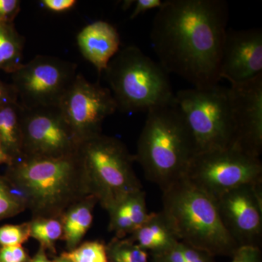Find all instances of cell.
Wrapping results in <instances>:
<instances>
[{
  "mask_svg": "<svg viewBox=\"0 0 262 262\" xmlns=\"http://www.w3.org/2000/svg\"><path fill=\"white\" fill-rule=\"evenodd\" d=\"M228 18L224 0L164 1L150 34L160 67L194 87L219 84Z\"/></svg>",
  "mask_w": 262,
  "mask_h": 262,
  "instance_id": "cell-1",
  "label": "cell"
},
{
  "mask_svg": "<svg viewBox=\"0 0 262 262\" xmlns=\"http://www.w3.org/2000/svg\"><path fill=\"white\" fill-rule=\"evenodd\" d=\"M4 176L32 219H60L91 195L78 150L59 158L20 157L8 165Z\"/></svg>",
  "mask_w": 262,
  "mask_h": 262,
  "instance_id": "cell-2",
  "label": "cell"
},
{
  "mask_svg": "<svg viewBox=\"0 0 262 262\" xmlns=\"http://www.w3.org/2000/svg\"><path fill=\"white\" fill-rule=\"evenodd\" d=\"M195 155L192 136L175 100L148 112L134 155L147 180L163 192L185 177Z\"/></svg>",
  "mask_w": 262,
  "mask_h": 262,
  "instance_id": "cell-3",
  "label": "cell"
},
{
  "mask_svg": "<svg viewBox=\"0 0 262 262\" xmlns=\"http://www.w3.org/2000/svg\"><path fill=\"white\" fill-rule=\"evenodd\" d=\"M163 211L179 241L210 253L232 257L239 248L222 223L215 200L185 177L163 191Z\"/></svg>",
  "mask_w": 262,
  "mask_h": 262,
  "instance_id": "cell-4",
  "label": "cell"
},
{
  "mask_svg": "<svg viewBox=\"0 0 262 262\" xmlns=\"http://www.w3.org/2000/svg\"><path fill=\"white\" fill-rule=\"evenodd\" d=\"M117 110L148 112L175 100L168 73L140 48L120 50L104 71Z\"/></svg>",
  "mask_w": 262,
  "mask_h": 262,
  "instance_id": "cell-5",
  "label": "cell"
},
{
  "mask_svg": "<svg viewBox=\"0 0 262 262\" xmlns=\"http://www.w3.org/2000/svg\"><path fill=\"white\" fill-rule=\"evenodd\" d=\"M78 153L90 193L106 211L143 189L134 169V156L120 139L99 134L81 142Z\"/></svg>",
  "mask_w": 262,
  "mask_h": 262,
  "instance_id": "cell-6",
  "label": "cell"
},
{
  "mask_svg": "<svg viewBox=\"0 0 262 262\" xmlns=\"http://www.w3.org/2000/svg\"><path fill=\"white\" fill-rule=\"evenodd\" d=\"M175 101L192 136L196 154L234 145L229 88L215 84L181 90Z\"/></svg>",
  "mask_w": 262,
  "mask_h": 262,
  "instance_id": "cell-7",
  "label": "cell"
},
{
  "mask_svg": "<svg viewBox=\"0 0 262 262\" xmlns=\"http://www.w3.org/2000/svg\"><path fill=\"white\" fill-rule=\"evenodd\" d=\"M184 177L216 199L239 186L262 182V163L260 158L230 146L198 153Z\"/></svg>",
  "mask_w": 262,
  "mask_h": 262,
  "instance_id": "cell-8",
  "label": "cell"
},
{
  "mask_svg": "<svg viewBox=\"0 0 262 262\" xmlns=\"http://www.w3.org/2000/svg\"><path fill=\"white\" fill-rule=\"evenodd\" d=\"M77 70L73 62L38 55L12 74L11 84L24 108L58 106L77 77Z\"/></svg>",
  "mask_w": 262,
  "mask_h": 262,
  "instance_id": "cell-9",
  "label": "cell"
},
{
  "mask_svg": "<svg viewBox=\"0 0 262 262\" xmlns=\"http://www.w3.org/2000/svg\"><path fill=\"white\" fill-rule=\"evenodd\" d=\"M58 106L80 143L102 134L105 119L117 110L110 89L89 82L81 74H77Z\"/></svg>",
  "mask_w": 262,
  "mask_h": 262,
  "instance_id": "cell-10",
  "label": "cell"
},
{
  "mask_svg": "<svg viewBox=\"0 0 262 262\" xmlns=\"http://www.w3.org/2000/svg\"><path fill=\"white\" fill-rule=\"evenodd\" d=\"M22 107V156L59 158L75 153L80 142L59 106Z\"/></svg>",
  "mask_w": 262,
  "mask_h": 262,
  "instance_id": "cell-11",
  "label": "cell"
},
{
  "mask_svg": "<svg viewBox=\"0 0 262 262\" xmlns=\"http://www.w3.org/2000/svg\"><path fill=\"white\" fill-rule=\"evenodd\" d=\"M261 184L260 182L239 186L215 199L222 223L239 247L261 248Z\"/></svg>",
  "mask_w": 262,
  "mask_h": 262,
  "instance_id": "cell-12",
  "label": "cell"
},
{
  "mask_svg": "<svg viewBox=\"0 0 262 262\" xmlns=\"http://www.w3.org/2000/svg\"><path fill=\"white\" fill-rule=\"evenodd\" d=\"M234 145L260 158L262 152V75L229 88Z\"/></svg>",
  "mask_w": 262,
  "mask_h": 262,
  "instance_id": "cell-13",
  "label": "cell"
},
{
  "mask_svg": "<svg viewBox=\"0 0 262 262\" xmlns=\"http://www.w3.org/2000/svg\"><path fill=\"white\" fill-rule=\"evenodd\" d=\"M262 75V30L227 29L220 77L232 84L244 83Z\"/></svg>",
  "mask_w": 262,
  "mask_h": 262,
  "instance_id": "cell-14",
  "label": "cell"
},
{
  "mask_svg": "<svg viewBox=\"0 0 262 262\" xmlns=\"http://www.w3.org/2000/svg\"><path fill=\"white\" fill-rule=\"evenodd\" d=\"M77 44L82 56L101 74L120 51L121 40L114 26L104 20H96L78 33Z\"/></svg>",
  "mask_w": 262,
  "mask_h": 262,
  "instance_id": "cell-15",
  "label": "cell"
},
{
  "mask_svg": "<svg viewBox=\"0 0 262 262\" xmlns=\"http://www.w3.org/2000/svg\"><path fill=\"white\" fill-rule=\"evenodd\" d=\"M106 211L110 216L108 230L118 239L130 236L150 215L146 207V194L143 189L128 194Z\"/></svg>",
  "mask_w": 262,
  "mask_h": 262,
  "instance_id": "cell-16",
  "label": "cell"
},
{
  "mask_svg": "<svg viewBox=\"0 0 262 262\" xmlns=\"http://www.w3.org/2000/svg\"><path fill=\"white\" fill-rule=\"evenodd\" d=\"M127 238L150 254L163 252L179 241L171 222L163 211L150 213L146 222Z\"/></svg>",
  "mask_w": 262,
  "mask_h": 262,
  "instance_id": "cell-17",
  "label": "cell"
},
{
  "mask_svg": "<svg viewBox=\"0 0 262 262\" xmlns=\"http://www.w3.org/2000/svg\"><path fill=\"white\" fill-rule=\"evenodd\" d=\"M98 201L89 195L70 207L62 215L61 220L67 251H72L82 244V241L92 225L95 206Z\"/></svg>",
  "mask_w": 262,
  "mask_h": 262,
  "instance_id": "cell-18",
  "label": "cell"
},
{
  "mask_svg": "<svg viewBox=\"0 0 262 262\" xmlns=\"http://www.w3.org/2000/svg\"><path fill=\"white\" fill-rule=\"evenodd\" d=\"M21 111L18 101L0 108V146L13 160L23 155Z\"/></svg>",
  "mask_w": 262,
  "mask_h": 262,
  "instance_id": "cell-19",
  "label": "cell"
},
{
  "mask_svg": "<svg viewBox=\"0 0 262 262\" xmlns=\"http://www.w3.org/2000/svg\"><path fill=\"white\" fill-rule=\"evenodd\" d=\"M24 46L14 24H0V71L12 75L23 65Z\"/></svg>",
  "mask_w": 262,
  "mask_h": 262,
  "instance_id": "cell-20",
  "label": "cell"
},
{
  "mask_svg": "<svg viewBox=\"0 0 262 262\" xmlns=\"http://www.w3.org/2000/svg\"><path fill=\"white\" fill-rule=\"evenodd\" d=\"M30 237L39 244L46 251L56 253V244L61 239L63 227L60 219L34 218L29 222Z\"/></svg>",
  "mask_w": 262,
  "mask_h": 262,
  "instance_id": "cell-21",
  "label": "cell"
},
{
  "mask_svg": "<svg viewBox=\"0 0 262 262\" xmlns=\"http://www.w3.org/2000/svg\"><path fill=\"white\" fill-rule=\"evenodd\" d=\"M150 256V262H215L214 256L210 253L182 241H178L163 252Z\"/></svg>",
  "mask_w": 262,
  "mask_h": 262,
  "instance_id": "cell-22",
  "label": "cell"
},
{
  "mask_svg": "<svg viewBox=\"0 0 262 262\" xmlns=\"http://www.w3.org/2000/svg\"><path fill=\"white\" fill-rule=\"evenodd\" d=\"M108 262H150L149 253L128 238L114 237L107 245Z\"/></svg>",
  "mask_w": 262,
  "mask_h": 262,
  "instance_id": "cell-23",
  "label": "cell"
},
{
  "mask_svg": "<svg viewBox=\"0 0 262 262\" xmlns=\"http://www.w3.org/2000/svg\"><path fill=\"white\" fill-rule=\"evenodd\" d=\"M60 256L71 262H108L106 245L98 241L82 243Z\"/></svg>",
  "mask_w": 262,
  "mask_h": 262,
  "instance_id": "cell-24",
  "label": "cell"
},
{
  "mask_svg": "<svg viewBox=\"0 0 262 262\" xmlns=\"http://www.w3.org/2000/svg\"><path fill=\"white\" fill-rule=\"evenodd\" d=\"M23 200L15 192L5 176L0 175V221L25 211Z\"/></svg>",
  "mask_w": 262,
  "mask_h": 262,
  "instance_id": "cell-25",
  "label": "cell"
},
{
  "mask_svg": "<svg viewBox=\"0 0 262 262\" xmlns=\"http://www.w3.org/2000/svg\"><path fill=\"white\" fill-rule=\"evenodd\" d=\"M30 238L29 222L0 227V247L22 246Z\"/></svg>",
  "mask_w": 262,
  "mask_h": 262,
  "instance_id": "cell-26",
  "label": "cell"
},
{
  "mask_svg": "<svg viewBox=\"0 0 262 262\" xmlns=\"http://www.w3.org/2000/svg\"><path fill=\"white\" fill-rule=\"evenodd\" d=\"M31 258L22 246L0 247V262H29Z\"/></svg>",
  "mask_w": 262,
  "mask_h": 262,
  "instance_id": "cell-27",
  "label": "cell"
},
{
  "mask_svg": "<svg viewBox=\"0 0 262 262\" xmlns=\"http://www.w3.org/2000/svg\"><path fill=\"white\" fill-rule=\"evenodd\" d=\"M20 4L18 0H0V24H14L20 13Z\"/></svg>",
  "mask_w": 262,
  "mask_h": 262,
  "instance_id": "cell-28",
  "label": "cell"
},
{
  "mask_svg": "<svg viewBox=\"0 0 262 262\" xmlns=\"http://www.w3.org/2000/svg\"><path fill=\"white\" fill-rule=\"evenodd\" d=\"M231 258V262H262L261 248L241 246Z\"/></svg>",
  "mask_w": 262,
  "mask_h": 262,
  "instance_id": "cell-29",
  "label": "cell"
},
{
  "mask_svg": "<svg viewBox=\"0 0 262 262\" xmlns=\"http://www.w3.org/2000/svg\"><path fill=\"white\" fill-rule=\"evenodd\" d=\"M40 4L43 8L53 13H64L75 8L76 0H42Z\"/></svg>",
  "mask_w": 262,
  "mask_h": 262,
  "instance_id": "cell-30",
  "label": "cell"
},
{
  "mask_svg": "<svg viewBox=\"0 0 262 262\" xmlns=\"http://www.w3.org/2000/svg\"><path fill=\"white\" fill-rule=\"evenodd\" d=\"M163 3V2L161 0H134V5L135 7L131 13L130 18L133 20L149 10L155 9V8L159 9Z\"/></svg>",
  "mask_w": 262,
  "mask_h": 262,
  "instance_id": "cell-31",
  "label": "cell"
},
{
  "mask_svg": "<svg viewBox=\"0 0 262 262\" xmlns=\"http://www.w3.org/2000/svg\"><path fill=\"white\" fill-rule=\"evenodd\" d=\"M16 101L18 98L12 84L5 83L0 80V108Z\"/></svg>",
  "mask_w": 262,
  "mask_h": 262,
  "instance_id": "cell-32",
  "label": "cell"
},
{
  "mask_svg": "<svg viewBox=\"0 0 262 262\" xmlns=\"http://www.w3.org/2000/svg\"><path fill=\"white\" fill-rule=\"evenodd\" d=\"M29 262H53V260H51L48 258L47 251L46 250L39 247L37 252L33 257L31 258Z\"/></svg>",
  "mask_w": 262,
  "mask_h": 262,
  "instance_id": "cell-33",
  "label": "cell"
},
{
  "mask_svg": "<svg viewBox=\"0 0 262 262\" xmlns=\"http://www.w3.org/2000/svg\"><path fill=\"white\" fill-rule=\"evenodd\" d=\"M13 160L0 146V165H10Z\"/></svg>",
  "mask_w": 262,
  "mask_h": 262,
  "instance_id": "cell-34",
  "label": "cell"
},
{
  "mask_svg": "<svg viewBox=\"0 0 262 262\" xmlns=\"http://www.w3.org/2000/svg\"><path fill=\"white\" fill-rule=\"evenodd\" d=\"M134 0H126V1H124L123 3H122V9L124 10H126L130 8L131 5H134Z\"/></svg>",
  "mask_w": 262,
  "mask_h": 262,
  "instance_id": "cell-35",
  "label": "cell"
},
{
  "mask_svg": "<svg viewBox=\"0 0 262 262\" xmlns=\"http://www.w3.org/2000/svg\"><path fill=\"white\" fill-rule=\"evenodd\" d=\"M53 262H64V259L61 256H59L53 259Z\"/></svg>",
  "mask_w": 262,
  "mask_h": 262,
  "instance_id": "cell-36",
  "label": "cell"
},
{
  "mask_svg": "<svg viewBox=\"0 0 262 262\" xmlns=\"http://www.w3.org/2000/svg\"><path fill=\"white\" fill-rule=\"evenodd\" d=\"M61 257H62V256H61ZM63 259H64V262H71V261H69V260L66 259V258H63Z\"/></svg>",
  "mask_w": 262,
  "mask_h": 262,
  "instance_id": "cell-37",
  "label": "cell"
}]
</instances>
